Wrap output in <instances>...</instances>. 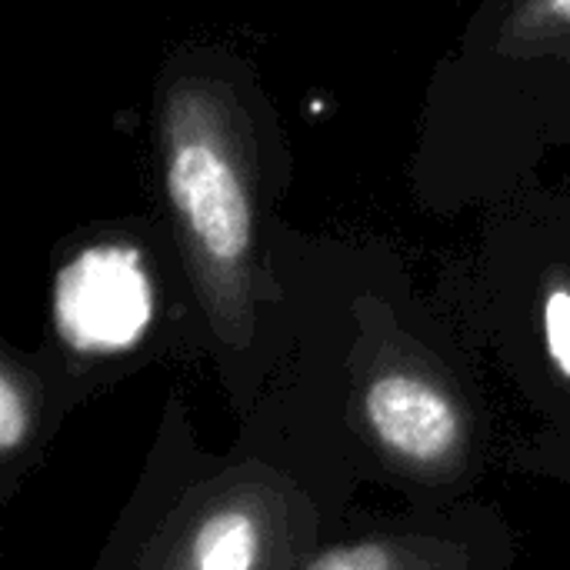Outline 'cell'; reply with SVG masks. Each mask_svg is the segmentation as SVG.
<instances>
[{"label": "cell", "instance_id": "6da1fadb", "mask_svg": "<svg viewBox=\"0 0 570 570\" xmlns=\"http://www.w3.org/2000/svg\"><path fill=\"white\" fill-rule=\"evenodd\" d=\"M164 177L184 247L210 291H244L254 210L237 137L210 83L184 80L164 104Z\"/></svg>", "mask_w": 570, "mask_h": 570}, {"label": "cell", "instance_id": "7a4b0ae2", "mask_svg": "<svg viewBox=\"0 0 570 570\" xmlns=\"http://www.w3.org/2000/svg\"><path fill=\"white\" fill-rule=\"evenodd\" d=\"M57 324L83 351L130 347L154 314V291L140 254L127 244H94L57 277Z\"/></svg>", "mask_w": 570, "mask_h": 570}, {"label": "cell", "instance_id": "3957f363", "mask_svg": "<svg viewBox=\"0 0 570 570\" xmlns=\"http://www.w3.org/2000/svg\"><path fill=\"white\" fill-rule=\"evenodd\" d=\"M367 417L377 438L414 464H438L458 441L451 401L414 374H384L367 391Z\"/></svg>", "mask_w": 570, "mask_h": 570}, {"label": "cell", "instance_id": "277c9868", "mask_svg": "<svg viewBox=\"0 0 570 570\" xmlns=\"http://www.w3.org/2000/svg\"><path fill=\"white\" fill-rule=\"evenodd\" d=\"M257 524L247 514L227 511L210 518L194 544V570H254Z\"/></svg>", "mask_w": 570, "mask_h": 570}, {"label": "cell", "instance_id": "5b68a950", "mask_svg": "<svg viewBox=\"0 0 570 570\" xmlns=\"http://www.w3.org/2000/svg\"><path fill=\"white\" fill-rule=\"evenodd\" d=\"M514 50L570 43V0H521L504 27Z\"/></svg>", "mask_w": 570, "mask_h": 570}, {"label": "cell", "instance_id": "8992f818", "mask_svg": "<svg viewBox=\"0 0 570 570\" xmlns=\"http://www.w3.org/2000/svg\"><path fill=\"white\" fill-rule=\"evenodd\" d=\"M544 327H548V347L561 374L570 377V291L558 287L548 294L544 307Z\"/></svg>", "mask_w": 570, "mask_h": 570}, {"label": "cell", "instance_id": "52a82bcc", "mask_svg": "<svg viewBox=\"0 0 570 570\" xmlns=\"http://www.w3.org/2000/svg\"><path fill=\"white\" fill-rule=\"evenodd\" d=\"M27 434V404L20 397L17 381L7 374L0 381V444L3 451H13Z\"/></svg>", "mask_w": 570, "mask_h": 570}, {"label": "cell", "instance_id": "ba28073f", "mask_svg": "<svg viewBox=\"0 0 570 570\" xmlns=\"http://www.w3.org/2000/svg\"><path fill=\"white\" fill-rule=\"evenodd\" d=\"M311 570H391V561L381 548H354L321 558Z\"/></svg>", "mask_w": 570, "mask_h": 570}]
</instances>
